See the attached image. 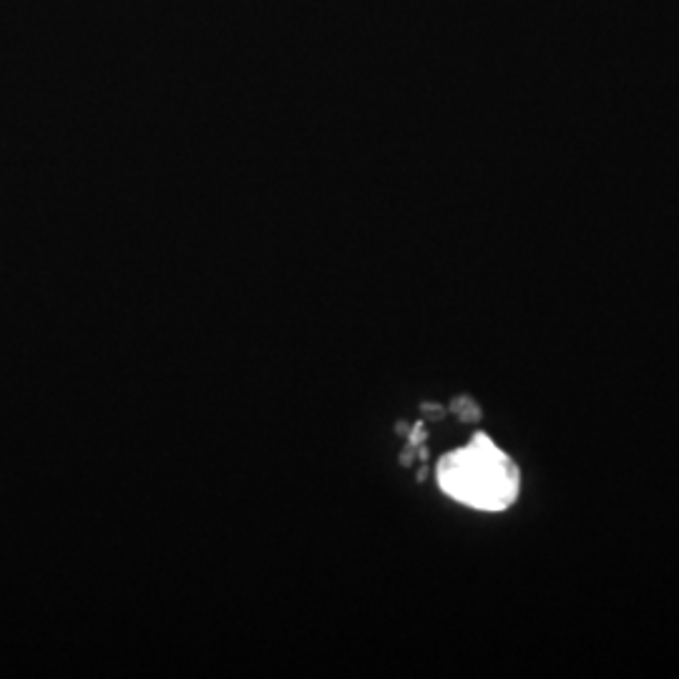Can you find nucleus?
Masks as SVG:
<instances>
[{
	"label": "nucleus",
	"mask_w": 679,
	"mask_h": 679,
	"mask_svg": "<svg viewBox=\"0 0 679 679\" xmlns=\"http://www.w3.org/2000/svg\"><path fill=\"white\" fill-rule=\"evenodd\" d=\"M436 476L445 496L478 511H506L521 491L516 463L485 436L448 453Z\"/></svg>",
	"instance_id": "1"
}]
</instances>
